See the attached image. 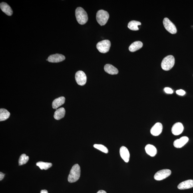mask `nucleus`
Listing matches in <instances>:
<instances>
[{"mask_svg": "<svg viewBox=\"0 0 193 193\" xmlns=\"http://www.w3.org/2000/svg\"><path fill=\"white\" fill-rule=\"evenodd\" d=\"M41 193H48V192L47 190H41Z\"/></svg>", "mask_w": 193, "mask_h": 193, "instance_id": "nucleus-29", "label": "nucleus"}, {"mask_svg": "<svg viewBox=\"0 0 193 193\" xmlns=\"http://www.w3.org/2000/svg\"><path fill=\"white\" fill-rule=\"evenodd\" d=\"M75 79L78 85L83 86L87 82V76L83 71H78L76 74Z\"/></svg>", "mask_w": 193, "mask_h": 193, "instance_id": "nucleus-8", "label": "nucleus"}, {"mask_svg": "<svg viewBox=\"0 0 193 193\" xmlns=\"http://www.w3.org/2000/svg\"><path fill=\"white\" fill-rule=\"evenodd\" d=\"M141 23L140 22L132 21L128 24V27L132 31H138L139 30L138 26L141 25Z\"/></svg>", "mask_w": 193, "mask_h": 193, "instance_id": "nucleus-22", "label": "nucleus"}, {"mask_svg": "<svg viewBox=\"0 0 193 193\" xmlns=\"http://www.w3.org/2000/svg\"><path fill=\"white\" fill-rule=\"evenodd\" d=\"M0 8L4 13L8 16L12 15L13 11L11 8L7 3L2 2L0 4Z\"/></svg>", "mask_w": 193, "mask_h": 193, "instance_id": "nucleus-15", "label": "nucleus"}, {"mask_svg": "<svg viewBox=\"0 0 193 193\" xmlns=\"http://www.w3.org/2000/svg\"><path fill=\"white\" fill-rule=\"evenodd\" d=\"M163 126L160 122L157 123L152 127L150 130L151 133L153 136H157L160 135L162 131Z\"/></svg>", "mask_w": 193, "mask_h": 193, "instance_id": "nucleus-10", "label": "nucleus"}, {"mask_svg": "<svg viewBox=\"0 0 193 193\" xmlns=\"http://www.w3.org/2000/svg\"><path fill=\"white\" fill-rule=\"evenodd\" d=\"M65 110L63 107L59 108L56 110L54 115V117L56 120H59L64 117L65 114Z\"/></svg>", "mask_w": 193, "mask_h": 193, "instance_id": "nucleus-19", "label": "nucleus"}, {"mask_svg": "<svg viewBox=\"0 0 193 193\" xmlns=\"http://www.w3.org/2000/svg\"><path fill=\"white\" fill-rule=\"evenodd\" d=\"M120 154L124 161L127 163L130 160V154L128 149L126 147L122 146L120 149Z\"/></svg>", "mask_w": 193, "mask_h": 193, "instance_id": "nucleus-13", "label": "nucleus"}, {"mask_svg": "<svg viewBox=\"0 0 193 193\" xmlns=\"http://www.w3.org/2000/svg\"><path fill=\"white\" fill-rule=\"evenodd\" d=\"M145 150L146 153L152 157L155 156L157 153V150L155 147L152 144L147 145L145 147Z\"/></svg>", "mask_w": 193, "mask_h": 193, "instance_id": "nucleus-16", "label": "nucleus"}, {"mask_svg": "<svg viewBox=\"0 0 193 193\" xmlns=\"http://www.w3.org/2000/svg\"><path fill=\"white\" fill-rule=\"evenodd\" d=\"M163 24L165 29L170 33L175 34L177 33V30L176 26L168 18H164Z\"/></svg>", "mask_w": 193, "mask_h": 193, "instance_id": "nucleus-7", "label": "nucleus"}, {"mask_svg": "<svg viewBox=\"0 0 193 193\" xmlns=\"http://www.w3.org/2000/svg\"><path fill=\"white\" fill-rule=\"evenodd\" d=\"M171 174V171L169 169H164L158 171L155 174L154 179L157 181L163 180L169 176Z\"/></svg>", "mask_w": 193, "mask_h": 193, "instance_id": "nucleus-6", "label": "nucleus"}, {"mask_svg": "<svg viewBox=\"0 0 193 193\" xmlns=\"http://www.w3.org/2000/svg\"><path fill=\"white\" fill-rule=\"evenodd\" d=\"M10 116V113L7 110L4 108L0 109V121H4L8 119Z\"/></svg>", "mask_w": 193, "mask_h": 193, "instance_id": "nucleus-21", "label": "nucleus"}, {"mask_svg": "<svg viewBox=\"0 0 193 193\" xmlns=\"http://www.w3.org/2000/svg\"><path fill=\"white\" fill-rule=\"evenodd\" d=\"M97 193H107V192L104 190H100L98 191Z\"/></svg>", "mask_w": 193, "mask_h": 193, "instance_id": "nucleus-30", "label": "nucleus"}, {"mask_svg": "<svg viewBox=\"0 0 193 193\" xmlns=\"http://www.w3.org/2000/svg\"><path fill=\"white\" fill-rule=\"evenodd\" d=\"M184 129V126L180 122H178L173 126L171 131L172 134L174 135L178 136L182 134Z\"/></svg>", "mask_w": 193, "mask_h": 193, "instance_id": "nucleus-11", "label": "nucleus"}, {"mask_svg": "<svg viewBox=\"0 0 193 193\" xmlns=\"http://www.w3.org/2000/svg\"><path fill=\"white\" fill-rule=\"evenodd\" d=\"M164 90L165 92L168 94H172L173 93V90L169 87H165L164 88Z\"/></svg>", "mask_w": 193, "mask_h": 193, "instance_id": "nucleus-26", "label": "nucleus"}, {"mask_svg": "<svg viewBox=\"0 0 193 193\" xmlns=\"http://www.w3.org/2000/svg\"><path fill=\"white\" fill-rule=\"evenodd\" d=\"M80 175V169L79 165L74 164L70 171L68 180L70 183L75 182L79 179Z\"/></svg>", "mask_w": 193, "mask_h": 193, "instance_id": "nucleus-1", "label": "nucleus"}, {"mask_svg": "<svg viewBox=\"0 0 193 193\" xmlns=\"http://www.w3.org/2000/svg\"><path fill=\"white\" fill-rule=\"evenodd\" d=\"M75 15L78 22L80 25H83L87 23L88 20L87 14L83 8L78 7L76 10Z\"/></svg>", "mask_w": 193, "mask_h": 193, "instance_id": "nucleus-2", "label": "nucleus"}, {"mask_svg": "<svg viewBox=\"0 0 193 193\" xmlns=\"http://www.w3.org/2000/svg\"><path fill=\"white\" fill-rule=\"evenodd\" d=\"M104 71L108 74L111 75L117 74L118 71L117 68L110 64H107L104 66Z\"/></svg>", "mask_w": 193, "mask_h": 193, "instance_id": "nucleus-18", "label": "nucleus"}, {"mask_svg": "<svg viewBox=\"0 0 193 193\" xmlns=\"http://www.w3.org/2000/svg\"><path fill=\"white\" fill-rule=\"evenodd\" d=\"M175 63V59L173 56L169 55L165 57L162 60L161 66L164 71H169L174 67Z\"/></svg>", "mask_w": 193, "mask_h": 193, "instance_id": "nucleus-3", "label": "nucleus"}, {"mask_svg": "<svg viewBox=\"0 0 193 193\" xmlns=\"http://www.w3.org/2000/svg\"><path fill=\"white\" fill-rule=\"evenodd\" d=\"M29 159V157L26 155L25 154H22L19 160V166L25 164L28 162Z\"/></svg>", "mask_w": 193, "mask_h": 193, "instance_id": "nucleus-24", "label": "nucleus"}, {"mask_svg": "<svg viewBox=\"0 0 193 193\" xmlns=\"http://www.w3.org/2000/svg\"><path fill=\"white\" fill-rule=\"evenodd\" d=\"M176 93L178 95L180 96H184L186 94V92L182 90H176Z\"/></svg>", "mask_w": 193, "mask_h": 193, "instance_id": "nucleus-27", "label": "nucleus"}, {"mask_svg": "<svg viewBox=\"0 0 193 193\" xmlns=\"http://www.w3.org/2000/svg\"><path fill=\"white\" fill-rule=\"evenodd\" d=\"M193 187V180H187L181 182L178 185V188L180 190H185Z\"/></svg>", "mask_w": 193, "mask_h": 193, "instance_id": "nucleus-14", "label": "nucleus"}, {"mask_svg": "<svg viewBox=\"0 0 193 193\" xmlns=\"http://www.w3.org/2000/svg\"><path fill=\"white\" fill-rule=\"evenodd\" d=\"M94 147L100 151L104 153L105 154H107L108 152V148L102 144H95L94 145Z\"/></svg>", "mask_w": 193, "mask_h": 193, "instance_id": "nucleus-25", "label": "nucleus"}, {"mask_svg": "<svg viewBox=\"0 0 193 193\" xmlns=\"http://www.w3.org/2000/svg\"><path fill=\"white\" fill-rule=\"evenodd\" d=\"M110 46V41L108 40H105L98 42L96 47L100 53H105L109 51Z\"/></svg>", "mask_w": 193, "mask_h": 193, "instance_id": "nucleus-5", "label": "nucleus"}, {"mask_svg": "<svg viewBox=\"0 0 193 193\" xmlns=\"http://www.w3.org/2000/svg\"><path fill=\"white\" fill-rule=\"evenodd\" d=\"M143 43L141 42L136 41L132 43L129 47V51L131 52H134L137 51L142 47Z\"/></svg>", "mask_w": 193, "mask_h": 193, "instance_id": "nucleus-20", "label": "nucleus"}, {"mask_svg": "<svg viewBox=\"0 0 193 193\" xmlns=\"http://www.w3.org/2000/svg\"><path fill=\"white\" fill-rule=\"evenodd\" d=\"M65 98L64 96H61L54 100L52 103V107L54 109H57L60 106L65 103Z\"/></svg>", "mask_w": 193, "mask_h": 193, "instance_id": "nucleus-17", "label": "nucleus"}, {"mask_svg": "<svg viewBox=\"0 0 193 193\" xmlns=\"http://www.w3.org/2000/svg\"><path fill=\"white\" fill-rule=\"evenodd\" d=\"M189 139L186 136L182 137L178 139L175 140L174 145L176 148H181L183 147L188 141Z\"/></svg>", "mask_w": 193, "mask_h": 193, "instance_id": "nucleus-12", "label": "nucleus"}, {"mask_svg": "<svg viewBox=\"0 0 193 193\" xmlns=\"http://www.w3.org/2000/svg\"><path fill=\"white\" fill-rule=\"evenodd\" d=\"M36 165L39 167L41 170H47L52 166V164L51 163L45 162H39L37 163Z\"/></svg>", "mask_w": 193, "mask_h": 193, "instance_id": "nucleus-23", "label": "nucleus"}, {"mask_svg": "<svg viewBox=\"0 0 193 193\" xmlns=\"http://www.w3.org/2000/svg\"><path fill=\"white\" fill-rule=\"evenodd\" d=\"M109 18V13L103 10H100L96 13V19L100 25H105Z\"/></svg>", "mask_w": 193, "mask_h": 193, "instance_id": "nucleus-4", "label": "nucleus"}, {"mask_svg": "<svg viewBox=\"0 0 193 193\" xmlns=\"http://www.w3.org/2000/svg\"><path fill=\"white\" fill-rule=\"evenodd\" d=\"M65 57L64 55L59 54H56L50 55L48 58V61L51 63H58L64 61Z\"/></svg>", "mask_w": 193, "mask_h": 193, "instance_id": "nucleus-9", "label": "nucleus"}, {"mask_svg": "<svg viewBox=\"0 0 193 193\" xmlns=\"http://www.w3.org/2000/svg\"><path fill=\"white\" fill-rule=\"evenodd\" d=\"M5 174L3 173L2 172H0V180L2 181L3 179L5 177Z\"/></svg>", "mask_w": 193, "mask_h": 193, "instance_id": "nucleus-28", "label": "nucleus"}]
</instances>
